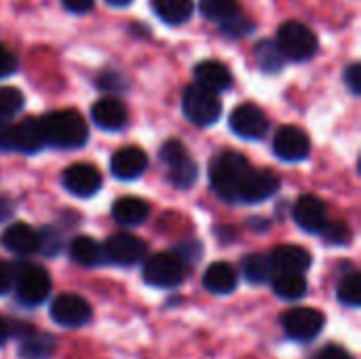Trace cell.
I'll use <instances>...</instances> for the list:
<instances>
[{
    "label": "cell",
    "mask_w": 361,
    "mask_h": 359,
    "mask_svg": "<svg viewBox=\"0 0 361 359\" xmlns=\"http://www.w3.org/2000/svg\"><path fill=\"white\" fill-rule=\"evenodd\" d=\"M44 142L57 148H80L89 140L87 121L76 110H57L40 118Z\"/></svg>",
    "instance_id": "1"
},
{
    "label": "cell",
    "mask_w": 361,
    "mask_h": 359,
    "mask_svg": "<svg viewBox=\"0 0 361 359\" xmlns=\"http://www.w3.org/2000/svg\"><path fill=\"white\" fill-rule=\"evenodd\" d=\"M250 161L239 152H220L209 165V180L216 195L228 203L239 201V186L245 174L250 171Z\"/></svg>",
    "instance_id": "2"
},
{
    "label": "cell",
    "mask_w": 361,
    "mask_h": 359,
    "mask_svg": "<svg viewBox=\"0 0 361 359\" xmlns=\"http://www.w3.org/2000/svg\"><path fill=\"white\" fill-rule=\"evenodd\" d=\"M275 44L281 51L283 59L292 61H307L319 49L317 34L302 21H286L277 32Z\"/></svg>",
    "instance_id": "3"
},
{
    "label": "cell",
    "mask_w": 361,
    "mask_h": 359,
    "mask_svg": "<svg viewBox=\"0 0 361 359\" xmlns=\"http://www.w3.org/2000/svg\"><path fill=\"white\" fill-rule=\"evenodd\" d=\"M182 110L184 116L199 125V127H209L214 125L220 114H222V104L216 93L203 89L201 85H188L182 95Z\"/></svg>",
    "instance_id": "4"
},
{
    "label": "cell",
    "mask_w": 361,
    "mask_h": 359,
    "mask_svg": "<svg viewBox=\"0 0 361 359\" xmlns=\"http://www.w3.org/2000/svg\"><path fill=\"white\" fill-rule=\"evenodd\" d=\"M13 288L17 292V298L27 305L36 307L44 303V298L51 292V277L49 273L38 264H21L13 269Z\"/></svg>",
    "instance_id": "5"
},
{
    "label": "cell",
    "mask_w": 361,
    "mask_h": 359,
    "mask_svg": "<svg viewBox=\"0 0 361 359\" xmlns=\"http://www.w3.org/2000/svg\"><path fill=\"white\" fill-rule=\"evenodd\" d=\"M184 273L186 267L176 254H154L144 262V281L154 288H176Z\"/></svg>",
    "instance_id": "6"
},
{
    "label": "cell",
    "mask_w": 361,
    "mask_h": 359,
    "mask_svg": "<svg viewBox=\"0 0 361 359\" xmlns=\"http://www.w3.org/2000/svg\"><path fill=\"white\" fill-rule=\"evenodd\" d=\"M326 317L322 311L311 307H298L290 309L283 315V330L294 341H311L324 330Z\"/></svg>",
    "instance_id": "7"
},
{
    "label": "cell",
    "mask_w": 361,
    "mask_h": 359,
    "mask_svg": "<svg viewBox=\"0 0 361 359\" xmlns=\"http://www.w3.org/2000/svg\"><path fill=\"white\" fill-rule=\"evenodd\" d=\"M91 305L76 294H61L51 305V320L63 328H80L91 320Z\"/></svg>",
    "instance_id": "8"
},
{
    "label": "cell",
    "mask_w": 361,
    "mask_h": 359,
    "mask_svg": "<svg viewBox=\"0 0 361 359\" xmlns=\"http://www.w3.org/2000/svg\"><path fill=\"white\" fill-rule=\"evenodd\" d=\"M231 129L243 140H260L269 131V118L256 104H241L231 112Z\"/></svg>",
    "instance_id": "9"
},
{
    "label": "cell",
    "mask_w": 361,
    "mask_h": 359,
    "mask_svg": "<svg viewBox=\"0 0 361 359\" xmlns=\"http://www.w3.org/2000/svg\"><path fill=\"white\" fill-rule=\"evenodd\" d=\"M279 176L271 169H250L239 186V201L245 203H260L271 199L279 190Z\"/></svg>",
    "instance_id": "10"
},
{
    "label": "cell",
    "mask_w": 361,
    "mask_h": 359,
    "mask_svg": "<svg viewBox=\"0 0 361 359\" xmlns=\"http://www.w3.org/2000/svg\"><path fill=\"white\" fill-rule=\"evenodd\" d=\"M273 150L281 161H288V163L305 161L311 152V140L300 127L286 125L277 131L273 140Z\"/></svg>",
    "instance_id": "11"
},
{
    "label": "cell",
    "mask_w": 361,
    "mask_h": 359,
    "mask_svg": "<svg viewBox=\"0 0 361 359\" xmlns=\"http://www.w3.org/2000/svg\"><path fill=\"white\" fill-rule=\"evenodd\" d=\"M104 252H106V258L116 262V264H123V267H129V264H135L140 262L146 252H148V245L133 237V235H127V233H116L112 235L106 243H104Z\"/></svg>",
    "instance_id": "12"
},
{
    "label": "cell",
    "mask_w": 361,
    "mask_h": 359,
    "mask_svg": "<svg viewBox=\"0 0 361 359\" xmlns=\"http://www.w3.org/2000/svg\"><path fill=\"white\" fill-rule=\"evenodd\" d=\"M61 182L68 193L76 197H91L102 188V174L89 163H76L63 171Z\"/></svg>",
    "instance_id": "13"
},
{
    "label": "cell",
    "mask_w": 361,
    "mask_h": 359,
    "mask_svg": "<svg viewBox=\"0 0 361 359\" xmlns=\"http://www.w3.org/2000/svg\"><path fill=\"white\" fill-rule=\"evenodd\" d=\"M294 220L307 233H322L328 224L326 203L315 195H302L294 205Z\"/></svg>",
    "instance_id": "14"
},
{
    "label": "cell",
    "mask_w": 361,
    "mask_h": 359,
    "mask_svg": "<svg viewBox=\"0 0 361 359\" xmlns=\"http://www.w3.org/2000/svg\"><path fill=\"white\" fill-rule=\"evenodd\" d=\"M44 131L42 121L36 116H27L21 123H13V152L34 154L44 148Z\"/></svg>",
    "instance_id": "15"
},
{
    "label": "cell",
    "mask_w": 361,
    "mask_h": 359,
    "mask_svg": "<svg viewBox=\"0 0 361 359\" xmlns=\"http://www.w3.org/2000/svg\"><path fill=\"white\" fill-rule=\"evenodd\" d=\"M148 167V157L137 146H125L112 154L110 169L118 180H135Z\"/></svg>",
    "instance_id": "16"
},
{
    "label": "cell",
    "mask_w": 361,
    "mask_h": 359,
    "mask_svg": "<svg viewBox=\"0 0 361 359\" xmlns=\"http://www.w3.org/2000/svg\"><path fill=\"white\" fill-rule=\"evenodd\" d=\"M269 260L273 269H277L279 273H298V275H302L313 262L311 254L300 245H279L271 252Z\"/></svg>",
    "instance_id": "17"
},
{
    "label": "cell",
    "mask_w": 361,
    "mask_h": 359,
    "mask_svg": "<svg viewBox=\"0 0 361 359\" xmlns=\"http://www.w3.org/2000/svg\"><path fill=\"white\" fill-rule=\"evenodd\" d=\"M91 118L99 129L118 131L127 125V108L116 97H104L93 104Z\"/></svg>",
    "instance_id": "18"
},
{
    "label": "cell",
    "mask_w": 361,
    "mask_h": 359,
    "mask_svg": "<svg viewBox=\"0 0 361 359\" xmlns=\"http://www.w3.org/2000/svg\"><path fill=\"white\" fill-rule=\"evenodd\" d=\"M195 78H197V85H201L203 89H207L212 93H220V91H226L233 87L231 70L224 63L214 61V59L197 63L195 66Z\"/></svg>",
    "instance_id": "19"
},
{
    "label": "cell",
    "mask_w": 361,
    "mask_h": 359,
    "mask_svg": "<svg viewBox=\"0 0 361 359\" xmlns=\"http://www.w3.org/2000/svg\"><path fill=\"white\" fill-rule=\"evenodd\" d=\"M2 245L17 256H27L38 250V233L23 222H15L2 233Z\"/></svg>",
    "instance_id": "20"
},
{
    "label": "cell",
    "mask_w": 361,
    "mask_h": 359,
    "mask_svg": "<svg viewBox=\"0 0 361 359\" xmlns=\"http://www.w3.org/2000/svg\"><path fill=\"white\" fill-rule=\"evenodd\" d=\"M239 284L237 271L228 262H214L203 275V286L212 294H231Z\"/></svg>",
    "instance_id": "21"
},
{
    "label": "cell",
    "mask_w": 361,
    "mask_h": 359,
    "mask_svg": "<svg viewBox=\"0 0 361 359\" xmlns=\"http://www.w3.org/2000/svg\"><path fill=\"white\" fill-rule=\"evenodd\" d=\"M150 207L144 199L137 197H121L112 205V218L123 226H137L146 222Z\"/></svg>",
    "instance_id": "22"
},
{
    "label": "cell",
    "mask_w": 361,
    "mask_h": 359,
    "mask_svg": "<svg viewBox=\"0 0 361 359\" xmlns=\"http://www.w3.org/2000/svg\"><path fill=\"white\" fill-rule=\"evenodd\" d=\"M70 256L74 262L82 264V267H99L104 262H108L106 258V252H104V245H99L95 239L91 237H76L72 243H70Z\"/></svg>",
    "instance_id": "23"
},
{
    "label": "cell",
    "mask_w": 361,
    "mask_h": 359,
    "mask_svg": "<svg viewBox=\"0 0 361 359\" xmlns=\"http://www.w3.org/2000/svg\"><path fill=\"white\" fill-rule=\"evenodd\" d=\"M55 351V339L44 332L27 330L25 336H21L19 355L21 359H49Z\"/></svg>",
    "instance_id": "24"
},
{
    "label": "cell",
    "mask_w": 361,
    "mask_h": 359,
    "mask_svg": "<svg viewBox=\"0 0 361 359\" xmlns=\"http://www.w3.org/2000/svg\"><path fill=\"white\" fill-rule=\"evenodd\" d=\"M152 8L159 19L169 25H182L192 17V0H152Z\"/></svg>",
    "instance_id": "25"
},
{
    "label": "cell",
    "mask_w": 361,
    "mask_h": 359,
    "mask_svg": "<svg viewBox=\"0 0 361 359\" xmlns=\"http://www.w3.org/2000/svg\"><path fill=\"white\" fill-rule=\"evenodd\" d=\"M273 292L283 300H298L307 294V279L298 273H277L273 277Z\"/></svg>",
    "instance_id": "26"
},
{
    "label": "cell",
    "mask_w": 361,
    "mask_h": 359,
    "mask_svg": "<svg viewBox=\"0 0 361 359\" xmlns=\"http://www.w3.org/2000/svg\"><path fill=\"white\" fill-rule=\"evenodd\" d=\"M241 271L250 284H264L273 277V264H271L269 256H264V254L245 256L241 262Z\"/></svg>",
    "instance_id": "27"
},
{
    "label": "cell",
    "mask_w": 361,
    "mask_h": 359,
    "mask_svg": "<svg viewBox=\"0 0 361 359\" xmlns=\"http://www.w3.org/2000/svg\"><path fill=\"white\" fill-rule=\"evenodd\" d=\"M199 8L205 19L218 21V23H224L237 13H241L237 0H199Z\"/></svg>",
    "instance_id": "28"
},
{
    "label": "cell",
    "mask_w": 361,
    "mask_h": 359,
    "mask_svg": "<svg viewBox=\"0 0 361 359\" xmlns=\"http://www.w3.org/2000/svg\"><path fill=\"white\" fill-rule=\"evenodd\" d=\"M197 176H199V169H197V163L190 157L176 163V165H171L169 171H167V180L171 182V186L182 188V190L190 188L197 182Z\"/></svg>",
    "instance_id": "29"
},
{
    "label": "cell",
    "mask_w": 361,
    "mask_h": 359,
    "mask_svg": "<svg viewBox=\"0 0 361 359\" xmlns=\"http://www.w3.org/2000/svg\"><path fill=\"white\" fill-rule=\"evenodd\" d=\"M256 59L264 72H279L283 68V61H286L281 51L277 49V44L273 40H262L256 47Z\"/></svg>",
    "instance_id": "30"
},
{
    "label": "cell",
    "mask_w": 361,
    "mask_h": 359,
    "mask_svg": "<svg viewBox=\"0 0 361 359\" xmlns=\"http://www.w3.org/2000/svg\"><path fill=\"white\" fill-rule=\"evenodd\" d=\"M336 296L338 300L345 305V307H360L361 305V277L360 273H349L341 284H338V290H336Z\"/></svg>",
    "instance_id": "31"
},
{
    "label": "cell",
    "mask_w": 361,
    "mask_h": 359,
    "mask_svg": "<svg viewBox=\"0 0 361 359\" xmlns=\"http://www.w3.org/2000/svg\"><path fill=\"white\" fill-rule=\"evenodd\" d=\"M25 104V97L15 87H0V121H8L15 116Z\"/></svg>",
    "instance_id": "32"
},
{
    "label": "cell",
    "mask_w": 361,
    "mask_h": 359,
    "mask_svg": "<svg viewBox=\"0 0 361 359\" xmlns=\"http://www.w3.org/2000/svg\"><path fill=\"white\" fill-rule=\"evenodd\" d=\"M326 243H332V245H345L351 241V229L347 226V222L343 220H336V222H328L322 231Z\"/></svg>",
    "instance_id": "33"
},
{
    "label": "cell",
    "mask_w": 361,
    "mask_h": 359,
    "mask_svg": "<svg viewBox=\"0 0 361 359\" xmlns=\"http://www.w3.org/2000/svg\"><path fill=\"white\" fill-rule=\"evenodd\" d=\"M159 154H161V161L167 167H171V165H176V163H180L184 159H188V150H186V146L180 140H167L161 146V152Z\"/></svg>",
    "instance_id": "34"
},
{
    "label": "cell",
    "mask_w": 361,
    "mask_h": 359,
    "mask_svg": "<svg viewBox=\"0 0 361 359\" xmlns=\"http://www.w3.org/2000/svg\"><path fill=\"white\" fill-rule=\"evenodd\" d=\"M252 30H254V23L243 13H237L235 17H231L228 21L222 23V32L226 36H233V38H241V36L250 34Z\"/></svg>",
    "instance_id": "35"
},
{
    "label": "cell",
    "mask_w": 361,
    "mask_h": 359,
    "mask_svg": "<svg viewBox=\"0 0 361 359\" xmlns=\"http://www.w3.org/2000/svg\"><path fill=\"white\" fill-rule=\"evenodd\" d=\"M38 248L47 254V256H55L61 248V241H59V235L53 231V229H44L40 231L38 235Z\"/></svg>",
    "instance_id": "36"
},
{
    "label": "cell",
    "mask_w": 361,
    "mask_h": 359,
    "mask_svg": "<svg viewBox=\"0 0 361 359\" xmlns=\"http://www.w3.org/2000/svg\"><path fill=\"white\" fill-rule=\"evenodd\" d=\"M97 87L104 89V91H123L125 89V76H121L118 72L106 70V72L99 74Z\"/></svg>",
    "instance_id": "37"
},
{
    "label": "cell",
    "mask_w": 361,
    "mask_h": 359,
    "mask_svg": "<svg viewBox=\"0 0 361 359\" xmlns=\"http://www.w3.org/2000/svg\"><path fill=\"white\" fill-rule=\"evenodd\" d=\"M17 70V57L0 44V78L11 76Z\"/></svg>",
    "instance_id": "38"
},
{
    "label": "cell",
    "mask_w": 361,
    "mask_h": 359,
    "mask_svg": "<svg viewBox=\"0 0 361 359\" xmlns=\"http://www.w3.org/2000/svg\"><path fill=\"white\" fill-rule=\"evenodd\" d=\"M345 83L349 85V89L360 95L361 93V66L360 63H351L347 70H345Z\"/></svg>",
    "instance_id": "39"
},
{
    "label": "cell",
    "mask_w": 361,
    "mask_h": 359,
    "mask_svg": "<svg viewBox=\"0 0 361 359\" xmlns=\"http://www.w3.org/2000/svg\"><path fill=\"white\" fill-rule=\"evenodd\" d=\"M0 150L13 152V123L0 121Z\"/></svg>",
    "instance_id": "40"
},
{
    "label": "cell",
    "mask_w": 361,
    "mask_h": 359,
    "mask_svg": "<svg viewBox=\"0 0 361 359\" xmlns=\"http://www.w3.org/2000/svg\"><path fill=\"white\" fill-rule=\"evenodd\" d=\"M11 288H13V269L0 260V296L11 292Z\"/></svg>",
    "instance_id": "41"
},
{
    "label": "cell",
    "mask_w": 361,
    "mask_h": 359,
    "mask_svg": "<svg viewBox=\"0 0 361 359\" xmlns=\"http://www.w3.org/2000/svg\"><path fill=\"white\" fill-rule=\"evenodd\" d=\"M319 359H353V355L347 349L338 347V345H328V347L322 349Z\"/></svg>",
    "instance_id": "42"
},
{
    "label": "cell",
    "mask_w": 361,
    "mask_h": 359,
    "mask_svg": "<svg viewBox=\"0 0 361 359\" xmlns=\"http://www.w3.org/2000/svg\"><path fill=\"white\" fill-rule=\"evenodd\" d=\"M61 2H63V6H66L68 11L78 13V15L91 11V6H93V0H61Z\"/></svg>",
    "instance_id": "43"
},
{
    "label": "cell",
    "mask_w": 361,
    "mask_h": 359,
    "mask_svg": "<svg viewBox=\"0 0 361 359\" xmlns=\"http://www.w3.org/2000/svg\"><path fill=\"white\" fill-rule=\"evenodd\" d=\"M13 216V203L6 197H0V224L6 222Z\"/></svg>",
    "instance_id": "44"
},
{
    "label": "cell",
    "mask_w": 361,
    "mask_h": 359,
    "mask_svg": "<svg viewBox=\"0 0 361 359\" xmlns=\"http://www.w3.org/2000/svg\"><path fill=\"white\" fill-rule=\"evenodd\" d=\"M8 336H11V326L0 317V345H4Z\"/></svg>",
    "instance_id": "45"
},
{
    "label": "cell",
    "mask_w": 361,
    "mask_h": 359,
    "mask_svg": "<svg viewBox=\"0 0 361 359\" xmlns=\"http://www.w3.org/2000/svg\"><path fill=\"white\" fill-rule=\"evenodd\" d=\"M108 4H112V6H125V4H129L131 0H106Z\"/></svg>",
    "instance_id": "46"
}]
</instances>
